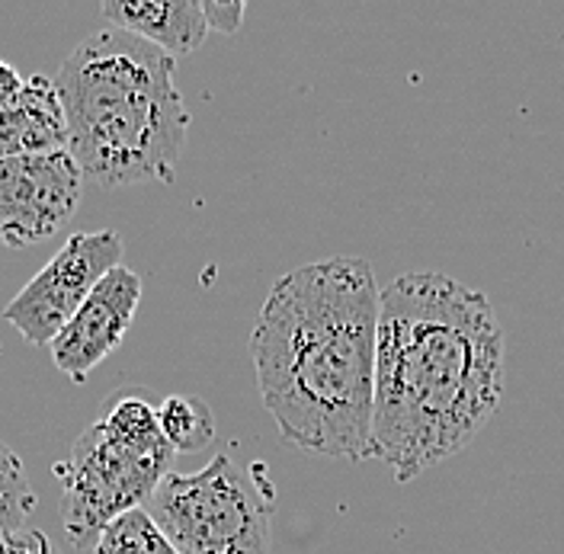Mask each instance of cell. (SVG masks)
I'll return each instance as SVG.
<instances>
[{
    "instance_id": "ba28073f",
    "label": "cell",
    "mask_w": 564,
    "mask_h": 554,
    "mask_svg": "<svg viewBox=\"0 0 564 554\" xmlns=\"http://www.w3.org/2000/svg\"><path fill=\"white\" fill-rule=\"evenodd\" d=\"M139 273H132L122 263L112 267L84 298V305L65 324V330L48 344L55 369L65 372L74 384H84V379L126 340L139 312Z\"/></svg>"
},
{
    "instance_id": "52a82bcc",
    "label": "cell",
    "mask_w": 564,
    "mask_h": 554,
    "mask_svg": "<svg viewBox=\"0 0 564 554\" xmlns=\"http://www.w3.org/2000/svg\"><path fill=\"white\" fill-rule=\"evenodd\" d=\"M84 174L68 151L0 161V247L23 250L55 238L77 211Z\"/></svg>"
},
{
    "instance_id": "e0dca14e",
    "label": "cell",
    "mask_w": 564,
    "mask_h": 554,
    "mask_svg": "<svg viewBox=\"0 0 564 554\" xmlns=\"http://www.w3.org/2000/svg\"><path fill=\"white\" fill-rule=\"evenodd\" d=\"M20 87H23V77H20V70L13 68V65H7L3 58H0V106H7L17 94H20Z\"/></svg>"
},
{
    "instance_id": "7c38bea8",
    "label": "cell",
    "mask_w": 564,
    "mask_h": 554,
    "mask_svg": "<svg viewBox=\"0 0 564 554\" xmlns=\"http://www.w3.org/2000/svg\"><path fill=\"white\" fill-rule=\"evenodd\" d=\"M158 423L174 452H203L215 439L212 408L196 394H171L158 408Z\"/></svg>"
},
{
    "instance_id": "2e32d148",
    "label": "cell",
    "mask_w": 564,
    "mask_h": 554,
    "mask_svg": "<svg viewBox=\"0 0 564 554\" xmlns=\"http://www.w3.org/2000/svg\"><path fill=\"white\" fill-rule=\"evenodd\" d=\"M203 13H206V23L209 30L225 35H235L241 30V20H245V3H203Z\"/></svg>"
},
{
    "instance_id": "5bb4252c",
    "label": "cell",
    "mask_w": 564,
    "mask_h": 554,
    "mask_svg": "<svg viewBox=\"0 0 564 554\" xmlns=\"http://www.w3.org/2000/svg\"><path fill=\"white\" fill-rule=\"evenodd\" d=\"M35 503L39 497L26 478L20 455L0 439V539L10 532H20L35 510Z\"/></svg>"
},
{
    "instance_id": "5b68a950",
    "label": "cell",
    "mask_w": 564,
    "mask_h": 554,
    "mask_svg": "<svg viewBox=\"0 0 564 554\" xmlns=\"http://www.w3.org/2000/svg\"><path fill=\"white\" fill-rule=\"evenodd\" d=\"M164 475L167 461L126 449L90 423L74 443L68 461L55 465V478L65 481L62 529L70 545L84 548L87 542H97L109 522L144 507Z\"/></svg>"
},
{
    "instance_id": "3957f363",
    "label": "cell",
    "mask_w": 564,
    "mask_h": 554,
    "mask_svg": "<svg viewBox=\"0 0 564 554\" xmlns=\"http://www.w3.org/2000/svg\"><path fill=\"white\" fill-rule=\"evenodd\" d=\"M174 70L167 52L112 26L70 48L55 90L80 174L109 189L174 183L189 129Z\"/></svg>"
},
{
    "instance_id": "8992f818",
    "label": "cell",
    "mask_w": 564,
    "mask_h": 554,
    "mask_svg": "<svg viewBox=\"0 0 564 554\" xmlns=\"http://www.w3.org/2000/svg\"><path fill=\"white\" fill-rule=\"evenodd\" d=\"M119 263L122 238L116 231L70 235L58 247V253L3 308V321H10L26 344L48 347L94 292V285Z\"/></svg>"
},
{
    "instance_id": "30bf717a",
    "label": "cell",
    "mask_w": 564,
    "mask_h": 554,
    "mask_svg": "<svg viewBox=\"0 0 564 554\" xmlns=\"http://www.w3.org/2000/svg\"><path fill=\"white\" fill-rule=\"evenodd\" d=\"M106 23L174 55H189L209 33L199 0H106Z\"/></svg>"
},
{
    "instance_id": "277c9868",
    "label": "cell",
    "mask_w": 564,
    "mask_h": 554,
    "mask_svg": "<svg viewBox=\"0 0 564 554\" xmlns=\"http://www.w3.org/2000/svg\"><path fill=\"white\" fill-rule=\"evenodd\" d=\"M257 475L218 455L203 471L164 475L144 510L176 554H270L273 490Z\"/></svg>"
},
{
    "instance_id": "7a4b0ae2",
    "label": "cell",
    "mask_w": 564,
    "mask_h": 554,
    "mask_svg": "<svg viewBox=\"0 0 564 554\" xmlns=\"http://www.w3.org/2000/svg\"><path fill=\"white\" fill-rule=\"evenodd\" d=\"M379 282L362 257L305 263L273 282L250 334L263 408L295 449L366 461Z\"/></svg>"
},
{
    "instance_id": "9a60e30c",
    "label": "cell",
    "mask_w": 564,
    "mask_h": 554,
    "mask_svg": "<svg viewBox=\"0 0 564 554\" xmlns=\"http://www.w3.org/2000/svg\"><path fill=\"white\" fill-rule=\"evenodd\" d=\"M0 554H58L52 539L39 529H20L0 539Z\"/></svg>"
},
{
    "instance_id": "4fadbf2b",
    "label": "cell",
    "mask_w": 564,
    "mask_h": 554,
    "mask_svg": "<svg viewBox=\"0 0 564 554\" xmlns=\"http://www.w3.org/2000/svg\"><path fill=\"white\" fill-rule=\"evenodd\" d=\"M94 554H176V548L139 507L106 525L94 542Z\"/></svg>"
},
{
    "instance_id": "6da1fadb",
    "label": "cell",
    "mask_w": 564,
    "mask_h": 554,
    "mask_svg": "<svg viewBox=\"0 0 564 554\" xmlns=\"http://www.w3.org/2000/svg\"><path fill=\"white\" fill-rule=\"evenodd\" d=\"M507 340L485 292L404 273L379 295L369 458L398 485L465 449L497 414Z\"/></svg>"
},
{
    "instance_id": "8fae6325",
    "label": "cell",
    "mask_w": 564,
    "mask_h": 554,
    "mask_svg": "<svg viewBox=\"0 0 564 554\" xmlns=\"http://www.w3.org/2000/svg\"><path fill=\"white\" fill-rule=\"evenodd\" d=\"M94 423L104 430L106 436L122 443L126 449L158 458V461H167V465L174 461V449L164 439L161 423H158V408H151L135 391L109 398Z\"/></svg>"
},
{
    "instance_id": "9c48e42d",
    "label": "cell",
    "mask_w": 564,
    "mask_h": 554,
    "mask_svg": "<svg viewBox=\"0 0 564 554\" xmlns=\"http://www.w3.org/2000/svg\"><path fill=\"white\" fill-rule=\"evenodd\" d=\"M52 151H68V119L55 80L33 74L23 77L10 104L0 106V161Z\"/></svg>"
}]
</instances>
